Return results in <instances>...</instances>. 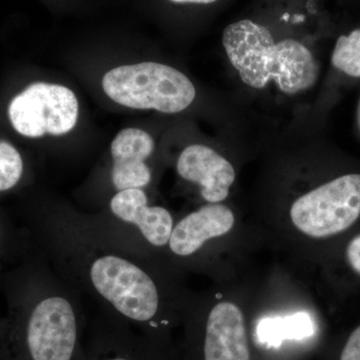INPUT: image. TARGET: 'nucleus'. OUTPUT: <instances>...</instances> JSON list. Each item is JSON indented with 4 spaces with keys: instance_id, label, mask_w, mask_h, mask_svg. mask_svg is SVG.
Wrapping results in <instances>:
<instances>
[{
    "instance_id": "1",
    "label": "nucleus",
    "mask_w": 360,
    "mask_h": 360,
    "mask_svg": "<svg viewBox=\"0 0 360 360\" xmlns=\"http://www.w3.org/2000/svg\"><path fill=\"white\" fill-rule=\"evenodd\" d=\"M35 225L47 262L65 283L163 347L167 326L186 303L160 255L113 236L94 215L63 206L45 210Z\"/></svg>"
},
{
    "instance_id": "2",
    "label": "nucleus",
    "mask_w": 360,
    "mask_h": 360,
    "mask_svg": "<svg viewBox=\"0 0 360 360\" xmlns=\"http://www.w3.org/2000/svg\"><path fill=\"white\" fill-rule=\"evenodd\" d=\"M20 345L25 360H79L84 354L82 297L44 262L30 279Z\"/></svg>"
},
{
    "instance_id": "3",
    "label": "nucleus",
    "mask_w": 360,
    "mask_h": 360,
    "mask_svg": "<svg viewBox=\"0 0 360 360\" xmlns=\"http://www.w3.org/2000/svg\"><path fill=\"white\" fill-rule=\"evenodd\" d=\"M222 44L241 80L253 89L274 80L283 94H296L311 89L319 78V63L307 47L291 39L276 44L269 30L253 21L227 26Z\"/></svg>"
},
{
    "instance_id": "4",
    "label": "nucleus",
    "mask_w": 360,
    "mask_h": 360,
    "mask_svg": "<svg viewBox=\"0 0 360 360\" xmlns=\"http://www.w3.org/2000/svg\"><path fill=\"white\" fill-rule=\"evenodd\" d=\"M106 96L132 110H155L162 113L186 110L195 98V87L186 75L158 63L122 65L103 77Z\"/></svg>"
},
{
    "instance_id": "5",
    "label": "nucleus",
    "mask_w": 360,
    "mask_h": 360,
    "mask_svg": "<svg viewBox=\"0 0 360 360\" xmlns=\"http://www.w3.org/2000/svg\"><path fill=\"white\" fill-rule=\"evenodd\" d=\"M360 217V174H345L312 189L290 206L296 231L322 239L347 231Z\"/></svg>"
},
{
    "instance_id": "6",
    "label": "nucleus",
    "mask_w": 360,
    "mask_h": 360,
    "mask_svg": "<svg viewBox=\"0 0 360 360\" xmlns=\"http://www.w3.org/2000/svg\"><path fill=\"white\" fill-rule=\"evenodd\" d=\"M94 217L113 236L160 257L167 250L175 224L169 210L151 205L142 188L115 193L105 212Z\"/></svg>"
},
{
    "instance_id": "7",
    "label": "nucleus",
    "mask_w": 360,
    "mask_h": 360,
    "mask_svg": "<svg viewBox=\"0 0 360 360\" xmlns=\"http://www.w3.org/2000/svg\"><path fill=\"white\" fill-rule=\"evenodd\" d=\"M78 101L72 90L63 85L35 82L18 94L8 108L13 129L28 139L45 134L60 136L75 129Z\"/></svg>"
},
{
    "instance_id": "8",
    "label": "nucleus",
    "mask_w": 360,
    "mask_h": 360,
    "mask_svg": "<svg viewBox=\"0 0 360 360\" xmlns=\"http://www.w3.org/2000/svg\"><path fill=\"white\" fill-rule=\"evenodd\" d=\"M189 328L196 360H251L245 314L236 303H214Z\"/></svg>"
},
{
    "instance_id": "9",
    "label": "nucleus",
    "mask_w": 360,
    "mask_h": 360,
    "mask_svg": "<svg viewBox=\"0 0 360 360\" xmlns=\"http://www.w3.org/2000/svg\"><path fill=\"white\" fill-rule=\"evenodd\" d=\"M79 360H165L163 347L123 322L99 312Z\"/></svg>"
},
{
    "instance_id": "10",
    "label": "nucleus",
    "mask_w": 360,
    "mask_h": 360,
    "mask_svg": "<svg viewBox=\"0 0 360 360\" xmlns=\"http://www.w3.org/2000/svg\"><path fill=\"white\" fill-rule=\"evenodd\" d=\"M234 224L229 206L207 203L175 222L165 253L174 260L198 257L210 241L229 233Z\"/></svg>"
},
{
    "instance_id": "11",
    "label": "nucleus",
    "mask_w": 360,
    "mask_h": 360,
    "mask_svg": "<svg viewBox=\"0 0 360 360\" xmlns=\"http://www.w3.org/2000/svg\"><path fill=\"white\" fill-rule=\"evenodd\" d=\"M155 151V141L144 130L129 127L122 130L111 142L110 184L115 193L142 188L153 181L148 160Z\"/></svg>"
},
{
    "instance_id": "12",
    "label": "nucleus",
    "mask_w": 360,
    "mask_h": 360,
    "mask_svg": "<svg viewBox=\"0 0 360 360\" xmlns=\"http://www.w3.org/2000/svg\"><path fill=\"white\" fill-rule=\"evenodd\" d=\"M177 174L182 179L200 187V195L207 203L226 200L236 180V172L229 160L214 149L193 144L180 153Z\"/></svg>"
},
{
    "instance_id": "13",
    "label": "nucleus",
    "mask_w": 360,
    "mask_h": 360,
    "mask_svg": "<svg viewBox=\"0 0 360 360\" xmlns=\"http://www.w3.org/2000/svg\"><path fill=\"white\" fill-rule=\"evenodd\" d=\"M331 63L349 77H360V28L338 37Z\"/></svg>"
},
{
    "instance_id": "14",
    "label": "nucleus",
    "mask_w": 360,
    "mask_h": 360,
    "mask_svg": "<svg viewBox=\"0 0 360 360\" xmlns=\"http://www.w3.org/2000/svg\"><path fill=\"white\" fill-rule=\"evenodd\" d=\"M23 174V160L18 149L0 141V193L13 188Z\"/></svg>"
},
{
    "instance_id": "15",
    "label": "nucleus",
    "mask_w": 360,
    "mask_h": 360,
    "mask_svg": "<svg viewBox=\"0 0 360 360\" xmlns=\"http://www.w3.org/2000/svg\"><path fill=\"white\" fill-rule=\"evenodd\" d=\"M340 360H360V326L348 336L341 352Z\"/></svg>"
},
{
    "instance_id": "16",
    "label": "nucleus",
    "mask_w": 360,
    "mask_h": 360,
    "mask_svg": "<svg viewBox=\"0 0 360 360\" xmlns=\"http://www.w3.org/2000/svg\"><path fill=\"white\" fill-rule=\"evenodd\" d=\"M347 259L352 269L360 276V234L352 238L348 243Z\"/></svg>"
},
{
    "instance_id": "17",
    "label": "nucleus",
    "mask_w": 360,
    "mask_h": 360,
    "mask_svg": "<svg viewBox=\"0 0 360 360\" xmlns=\"http://www.w3.org/2000/svg\"><path fill=\"white\" fill-rule=\"evenodd\" d=\"M176 4H208L217 1V0H170Z\"/></svg>"
},
{
    "instance_id": "18",
    "label": "nucleus",
    "mask_w": 360,
    "mask_h": 360,
    "mask_svg": "<svg viewBox=\"0 0 360 360\" xmlns=\"http://www.w3.org/2000/svg\"><path fill=\"white\" fill-rule=\"evenodd\" d=\"M0 238H1V229H0Z\"/></svg>"
}]
</instances>
